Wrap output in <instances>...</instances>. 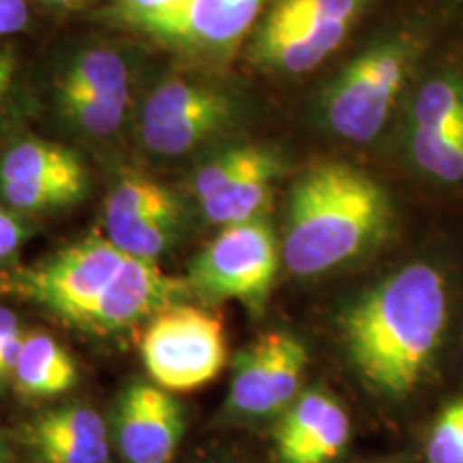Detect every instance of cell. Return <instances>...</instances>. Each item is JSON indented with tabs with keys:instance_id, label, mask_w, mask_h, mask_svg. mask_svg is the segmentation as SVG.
Returning <instances> with one entry per match:
<instances>
[{
	"instance_id": "34",
	"label": "cell",
	"mask_w": 463,
	"mask_h": 463,
	"mask_svg": "<svg viewBox=\"0 0 463 463\" xmlns=\"http://www.w3.org/2000/svg\"><path fill=\"white\" fill-rule=\"evenodd\" d=\"M461 410H463V402H461Z\"/></svg>"
},
{
	"instance_id": "3",
	"label": "cell",
	"mask_w": 463,
	"mask_h": 463,
	"mask_svg": "<svg viewBox=\"0 0 463 463\" xmlns=\"http://www.w3.org/2000/svg\"><path fill=\"white\" fill-rule=\"evenodd\" d=\"M419 50L410 33L391 34L369 45L333 80L324 92L322 108L335 136L356 144L378 137Z\"/></svg>"
},
{
	"instance_id": "15",
	"label": "cell",
	"mask_w": 463,
	"mask_h": 463,
	"mask_svg": "<svg viewBox=\"0 0 463 463\" xmlns=\"http://www.w3.org/2000/svg\"><path fill=\"white\" fill-rule=\"evenodd\" d=\"M14 382L26 397L62 395L78 382L73 358L54 337L45 333H26L17 356Z\"/></svg>"
},
{
	"instance_id": "18",
	"label": "cell",
	"mask_w": 463,
	"mask_h": 463,
	"mask_svg": "<svg viewBox=\"0 0 463 463\" xmlns=\"http://www.w3.org/2000/svg\"><path fill=\"white\" fill-rule=\"evenodd\" d=\"M56 90L92 92V95H116L129 92V69L123 54L109 48L82 52L58 75Z\"/></svg>"
},
{
	"instance_id": "30",
	"label": "cell",
	"mask_w": 463,
	"mask_h": 463,
	"mask_svg": "<svg viewBox=\"0 0 463 463\" xmlns=\"http://www.w3.org/2000/svg\"><path fill=\"white\" fill-rule=\"evenodd\" d=\"M31 24V7L26 0H0V39L14 37Z\"/></svg>"
},
{
	"instance_id": "5",
	"label": "cell",
	"mask_w": 463,
	"mask_h": 463,
	"mask_svg": "<svg viewBox=\"0 0 463 463\" xmlns=\"http://www.w3.org/2000/svg\"><path fill=\"white\" fill-rule=\"evenodd\" d=\"M140 352L155 384L170 392H187L222 373L228 341L217 314L176 303L150 317Z\"/></svg>"
},
{
	"instance_id": "14",
	"label": "cell",
	"mask_w": 463,
	"mask_h": 463,
	"mask_svg": "<svg viewBox=\"0 0 463 463\" xmlns=\"http://www.w3.org/2000/svg\"><path fill=\"white\" fill-rule=\"evenodd\" d=\"M236 120V103L228 92L204 108L170 118L140 123L144 148L161 157H181L211 137L223 133Z\"/></svg>"
},
{
	"instance_id": "23",
	"label": "cell",
	"mask_w": 463,
	"mask_h": 463,
	"mask_svg": "<svg viewBox=\"0 0 463 463\" xmlns=\"http://www.w3.org/2000/svg\"><path fill=\"white\" fill-rule=\"evenodd\" d=\"M463 125V82L455 75H438L422 84L414 99L412 127L447 129Z\"/></svg>"
},
{
	"instance_id": "13",
	"label": "cell",
	"mask_w": 463,
	"mask_h": 463,
	"mask_svg": "<svg viewBox=\"0 0 463 463\" xmlns=\"http://www.w3.org/2000/svg\"><path fill=\"white\" fill-rule=\"evenodd\" d=\"M352 24H305L266 17L251 56L256 65L279 73H307L344 43Z\"/></svg>"
},
{
	"instance_id": "4",
	"label": "cell",
	"mask_w": 463,
	"mask_h": 463,
	"mask_svg": "<svg viewBox=\"0 0 463 463\" xmlns=\"http://www.w3.org/2000/svg\"><path fill=\"white\" fill-rule=\"evenodd\" d=\"M279 270V245L264 217L223 228L189 264V292L208 305L239 300L260 314Z\"/></svg>"
},
{
	"instance_id": "19",
	"label": "cell",
	"mask_w": 463,
	"mask_h": 463,
	"mask_svg": "<svg viewBox=\"0 0 463 463\" xmlns=\"http://www.w3.org/2000/svg\"><path fill=\"white\" fill-rule=\"evenodd\" d=\"M172 208H178V202L164 184L142 176H127L109 191L106 200V232Z\"/></svg>"
},
{
	"instance_id": "24",
	"label": "cell",
	"mask_w": 463,
	"mask_h": 463,
	"mask_svg": "<svg viewBox=\"0 0 463 463\" xmlns=\"http://www.w3.org/2000/svg\"><path fill=\"white\" fill-rule=\"evenodd\" d=\"M266 153H269V148L251 146V144L225 150V153L217 155L215 159H211L195 172L194 181H191V194H194V198L200 204V202L215 195L217 191L239 181L242 174L251 170Z\"/></svg>"
},
{
	"instance_id": "17",
	"label": "cell",
	"mask_w": 463,
	"mask_h": 463,
	"mask_svg": "<svg viewBox=\"0 0 463 463\" xmlns=\"http://www.w3.org/2000/svg\"><path fill=\"white\" fill-rule=\"evenodd\" d=\"M337 399L322 389H311L297 397L283 412L275 430V447L281 463H297L311 439L322 430L324 420Z\"/></svg>"
},
{
	"instance_id": "6",
	"label": "cell",
	"mask_w": 463,
	"mask_h": 463,
	"mask_svg": "<svg viewBox=\"0 0 463 463\" xmlns=\"http://www.w3.org/2000/svg\"><path fill=\"white\" fill-rule=\"evenodd\" d=\"M125 258L108 239L92 236L28 269H0V289L34 300L52 314L75 322L118 273Z\"/></svg>"
},
{
	"instance_id": "28",
	"label": "cell",
	"mask_w": 463,
	"mask_h": 463,
	"mask_svg": "<svg viewBox=\"0 0 463 463\" xmlns=\"http://www.w3.org/2000/svg\"><path fill=\"white\" fill-rule=\"evenodd\" d=\"M26 239L28 230L22 222L20 213H15L9 206H0V266L17 256Z\"/></svg>"
},
{
	"instance_id": "9",
	"label": "cell",
	"mask_w": 463,
	"mask_h": 463,
	"mask_svg": "<svg viewBox=\"0 0 463 463\" xmlns=\"http://www.w3.org/2000/svg\"><path fill=\"white\" fill-rule=\"evenodd\" d=\"M187 294V279L165 275L155 260L127 256L106 289L73 324L101 335L120 333L181 303Z\"/></svg>"
},
{
	"instance_id": "27",
	"label": "cell",
	"mask_w": 463,
	"mask_h": 463,
	"mask_svg": "<svg viewBox=\"0 0 463 463\" xmlns=\"http://www.w3.org/2000/svg\"><path fill=\"white\" fill-rule=\"evenodd\" d=\"M184 3L187 0H116L112 9H109V15L116 22H123L125 26L140 31L144 24L183 7Z\"/></svg>"
},
{
	"instance_id": "31",
	"label": "cell",
	"mask_w": 463,
	"mask_h": 463,
	"mask_svg": "<svg viewBox=\"0 0 463 463\" xmlns=\"http://www.w3.org/2000/svg\"><path fill=\"white\" fill-rule=\"evenodd\" d=\"M15 328H20V322H17L15 314L9 307L0 305V339H3L5 335H9L11 331H15Z\"/></svg>"
},
{
	"instance_id": "22",
	"label": "cell",
	"mask_w": 463,
	"mask_h": 463,
	"mask_svg": "<svg viewBox=\"0 0 463 463\" xmlns=\"http://www.w3.org/2000/svg\"><path fill=\"white\" fill-rule=\"evenodd\" d=\"M178 222H181V208H172L109 230L106 239L125 256L155 260L176 239Z\"/></svg>"
},
{
	"instance_id": "20",
	"label": "cell",
	"mask_w": 463,
	"mask_h": 463,
	"mask_svg": "<svg viewBox=\"0 0 463 463\" xmlns=\"http://www.w3.org/2000/svg\"><path fill=\"white\" fill-rule=\"evenodd\" d=\"M56 103L75 129L103 137L112 136L123 125L127 106H129V92L92 95V92L56 90Z\"/></svg>"
},
{
	"instance_id": "16",
	"label": "cell",
	"mask_w": 463,
	"mask_h": 463,
	"mask_svg": "<svg viewBox=\"0 0 463 463\" xmlns=\"http://www.w3.org/2000/svg\"><path fill=\"white\" fill-rule=\"evenodd\" d=\"M279 172L281 161L273 150H269L251 170L242 174L239 181L200 202L202 213L208 222L223 225V228L251 222V219L260 217L262 208L269 204L270 191H273Z\"/></svg>"
},
{
	"instance_id": "12",
	"label": "cell",
	"mask_w": 463,
	"mask_h": 463,
	"mask_svg": "<svg viewBox=\"0 0 463 463\" xmlns=\"http://www.w3.org/2000/svg\"><path fill=\"white\" fill-rule=\"evenodd\" d=\"M24 442L37 463H109L108 430L89 405L54 408L24 427Z\"/></svg>"
},
{
	"instance_id": "25",
	"label": "cell",
	"mask_w": 463,
	"mask_h": 463,
	"mask_svg": "<svg viewBox=\"0 0 463 463\" xmlns=\"http://www.w3.org/2000/svg\"><path fill=\"white\" fill-rule=\"evenodd\" d=\"M367 0H277L269 17L305 24H352Z\"/></svg>"
},
{
	"instance_id": "33",
	"label": "cell",
	"mask_w": 463,
	"mask_h": 463,
	"mask_svg": "<svg viewBox=\"0 0 463 463\" xmlns=\"http://www.w3.org/2000/svg\"><path fill=\"white\" fill-rule=\"evenodd\" d=\"M0 463H3V453H0Z\"/></svg>"
},
{
	"instance_id": "1",
	"label": "cell",
	"mask_w": 463,
	"mask_h": 463,
	"mask_svg": "<svg viewBox=\"0 0 463 463\" xmlns=\"http://www.w3.org/2000/svg\"><path fill=\"white\" fill-rule=\"evenodd\" d=\"M449 317L447 281L431 264H408L375 283L341 317L345 352L369 389L405 397L416 389Z\"/></svg>"
},
{
	"instance_id": "8",
	"label": "cell",
	"mask_w": 463,
	"mask_h": 463,
	"mask_svg": "<svg viewBox=\"0 0 463 463\" xmlns=\"http://www.w3.org/2000/svg\"><path fill=\"white\" fill-rule=\"evenodd\" d=\"M307 363L309 354L297 335L264 333L236 358L228 408L251 419L286 412L297 402Z\"/></svg>"
},
{
	"instance_id": "2",
	"label": "cell",
	"mask_w": 463,
	"mask_h": 463,
	"mask_svg": "<svg viewBox=\"0 0 463 463\" xmlns=\"http://www.w3.org/2000/svg\"><path fill=\"white\" fill-rule=\"evenodd\" d=\"M389 225L391 200L369 174L345 161H320L289 191L283 262L297 277L328 273L363 256Z\"/></svg>"
},
{
	"instance_id": "21",
	"label": "cell",
	"mask_w": 463,
	"mask_h": 463,
	"mask_svg": "<svg viewBox=\"0 0 463 463\" xmlns=\"http://www.w3.org/2000/svg\"><path fill=\"white\" fill-rule=\"evenodd\" d=\"M410 150L416 165L430 176L442 183L463 181V125L447 129L412 127Z\"/></svg>"
},
{
	"instance_id": "10",
	"label": "cell",
	"mask_w": 463,
	"mask_h": 463,
	"mask_svg": "<svg viewBox=\"0 0 463 463\" xmlns=\"http://www.w3.org/2000/svg\"><path fill=\"white\" fill-rule=\"evenodd\" d=\"M266 3L269 0H187L183 7L144 24L140 33L183 52L223 56L247 37Z\"/></svg>"
},
{
	"instance_id": "7",
	"label": "cell",
	"mask_w": 463,
	"mask_h": 463,
	"mask_svg": "<svg viewBox=\"0 0 463 463\" xmlns=\"http://www.w3.org/2000/svg\"><path fill=\"white\" fill-rule=\"evenodd\" d=\"M89 172L71 148L22 137L0 150V200L15 213H52L80 202Z\"/></svg>"
},
{
	"instance_id": "29",
	"label": "cell",
	"mask_w": 463,
	"mask_h": 463,
	"mask_svg": "<svg viewBox=\"0 0 463 463\" xmlns=\"http://www.w3.org/2000/svg\"><path fill=\"white\" fill-rule=\"evenodd\" d=\"M17 78H20V56L11 45H0V123L15 95Z\"/></svg>"
},
{
	"instance_id": "11",
	"label": "cell",
	"mask_w": 463,
	"mask_h": 463,
	"mask_svg": "<svg viewBox=\"0 0 463 463\" xmlns=\"http://www.w3.org/2000/svg\"><path fill=\"white\" fill-rule=\"evenodd\" d=\"M184 436V410L170 391L133 382L120 395L116 439L127 463H170Z\"/></svg>"
},
{
	"instance_id": "32",
	"label": "cell",
	"mask_w": 463,
	"mask_h": 463,
	"mask_svg": "<svg viewBox=\"0 0 463 463\" xmlns=\"http://www.w3.org/2000/svg\"><path fill=\"white\" fill-rule=\"evenodd\" d=\"M45 3H50V5H80V3H84V0H45Z\"/></svg>"
},
{
	"instance_id": "26",
	"label": "cell",
	"mask_w": 463,
	"mask_h": 463,
	"mask_svg": "<svg viewBox=\"0 0 463 463\" xmlns=\"http://www.w3.org/2000/svg\"><path fill=\"white\" fill-rule=\"evenodd\" d=\"M430 463H463V410L461 402L447 405L433 422L427 442Z\"/></svg>"
}]
</instances>
